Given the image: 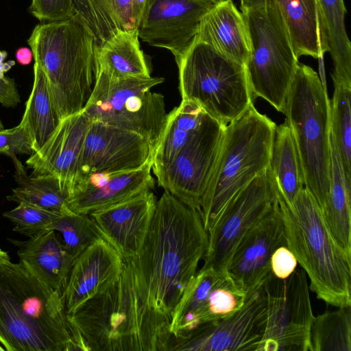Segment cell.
Wrapping results in <instances>:
<instances>
[{
	"label": "cell",
	"mask_w": 351,
	"mask_h": 351,
	"mask_svg": "<svg viewBox=\"0 0 351 351\" xmlns=\"http://www.w3.org/2000/svg\"><path fill=\"white\" fill-rule=\"evenodd\" d=\"M195 42L206 43L225 57L245 65L250 53L247 28L232 0H219L202 19Z\"/></svg>",
	"instance_id": "obj_23"
},
{
	"label": "cell",
	"mask_w": 351,
	"mask_h": 351,
	"mask_svg": "<svg viewBox=\"0 0 351 351\" xmlns=\"http://www.w3.org/2000/svg\"><path fill=\"white\" fill-rule=\"evenodd\" d=\"M164 82L158 77H121L95 64L91 95L82 112L97 121L134 132L145 138L154 151L167 114L164 96L151 89Z\"/></svg>",
	"instance_id": "obj_8"
},
{
	"label": "cell",
	"mask_w": 351,
	"mask_h": 351,
	"mask_svg": "<svg viewBox=\"0 0 351 351\" xmlns=\"http://www.w3.org/2000/svg\"><path fill=\"white\" fill-rule=\"evenodd\" d=\"M272 274L278 278H286L296 269L298 261L293 252L287 247L277 248L271 257Z\"/></svg>",
	"instance_id": "obj_39"
},
{
	"label": "cell",
	"mask_w": 351,
	"mask_h": 351,
	"mask_svg": "<svg viewBox=\"0 0 351 351\" xmlns=\"http://www.w3.org/2000/svg\"><path fill=\"white\" fill-rule=\"evenodd\" d=\"M252 1H253V0H240V2H241V4H243L245 3H247V2H250Z\"/></svg>",
	"instance_id": "obj_44"
},
{
	"label": "cell",
	"mask_w": 351,
	"mask_h": 351,
	"mask_svg": "<svg viewBox=\"0 0 351 351\" xmlns=\"http://www.w3.org/2000/svg\"><path fill=\"white\" fill-rule=\"evenodd\" d=\"M276 125L254 104L226 125L200 210L208 232L229 202L271 160Z\"/></svg>",
	"instance_id": "obj_5"
},
{
	"label": "cell",
	"mask_w": 351,
	"mask_h": 351,
	"mask_svg": "<svg viewBox=\"0 0 351 351\" xmlns=\"http://www.w3.org/2000/svg\"><path fill=\"white\" fill-rule=\"evenodd\" d=\"M21 102L16 84L13 79H0V104L4 107L14 108Z\"/></svg>",
	"instance_id": "obj_40"
},
{
	"label": "cell",
	"mask_w": 351,
	"mask_h": 351,
	"mask_svg": "<svg viewBox=\"0 0 351 351\" xmlns=\"http://www.w3.org/2000/svg\"><path fill=\"white\" fill-rule=\"evenodd\" d=\"M281 246H287V242L277 201L240 241L226 272L247 294L263 284L271 272V255Z\"/></svg>",
	"instance_id": "obj_17"
},
{
	"label": "cell",
	"mask_w": 351,
	"mask_h": 351,
	"mask_svg": "<svg viewBox=\"0 0 351 351\" xmlns=\"http://www.w3.org/2000/svg\"><path fill=\"white\" fill-rule=\"evenodd\" d=\"M10 260L8 253L0 247V263Z\"/></svg>",
	"instance_id": "obj_43"
},
{
	"label": "cell",
	"mask_w": 351,
	"mask_h": 351,
	"mask_svg": "<svg viewBox=\"0 0 351 351\" xmlns=\"http://www.w3.org/2000/svg\"><path fill=\"white\" fill-rule=\"evenodd\" d=\"M147 1L73 0V16L88 28L99 47L118 31L137 29Z\"/></svg>",
	"instance_id": "obj_24"
},
{
	"label": "cell",
	"mask_w": 351,
	"mask_h": 351,
	"mask_svg": "<svg viewBox=\"0 0 351 351\" xmlns=\"http://www.w3.org/2000/svg\"><path fill=\"white\" fill-rule=\"evenodd\" d=\"M156 202L150 190L89 215L98 226L102 237L125 260L141 252Z\"/></svg>",
	"instance_id": "obj_20"
},
{
	"label": "cell",
	"mask_w": 351,
	"mask_h": 351,
	"mask_svg": "<svg viewBox=\"0 0 351 351\" xmlns=\"http://www.w3.org/2000/svg\"><path fill=\"white\" fill-rule=\"evenodd\" d=\"M267 171L277 195L287 204H292L305 184L294 138L285 121L276 125Z\"/></svg>",
	"instance_id": "obj_27"
},
{
	"label": "cell",
	"mask_w": 351,
	"mask_h": 351,
	"mask_svg": "<svg viewBox=\"0 0 351 351\" xmlns=\"http://www.w3.org/2000/svg\"><path fill=\"white\" fill-rule=\"evenodd\" d=\"M28 11L41 22L66 20L73 16V0H32Z\"/></svg>",
	"instance_id": "obj_37"
},
{
	"label": "cell",
	"mask_w": 351,
	"mask_h": 351,
	"mask_svg": "<svg viewBox=\"0 0 351 351\" xmlns=\"http://www.w3.org/2000/svg\"><path fill=\"white\" fill-rule=\"evenodd\" d=\"M27 43L46 76L59 119L81 112L95 81V40L88 28L75 16L43 23Z\"/></svg>",
	"instance_id": "obj_4"
},
{
	"label": "cell",
	"mask_w": 351,
	"mask_h": 351,
	"mask_svg": "<svg viewBox=\"0 0 351 351\" xmlns=\"http://www.w3.org/2000/svg\"><path fill=\"white\" fill-rule=\"evenodd\" d=\"M277 194L267 170L254 178L226 206L208 231L203 267L219 271L226 268L245 234L272 208Z\"/></svg>",
	"instance_id": "obj_12"
},
{
	"label": "cell",
	"mask_w": 351,
	"mask_h": 351,
	"mask_svg": "<svg viewBox=\"0 0 351 351\" xmlns=\"http://www.w3.org/2000/svg\"><path fill=\"white\" fill-rule=\"evenodd\" d=\"M33 153L29 133L23 123L10 129L0 130V154L11 158L17 154Z\"/></svg>",
	"instance_id": "obj_38"
},
{
	"label": "cell",
	"mask_w": 351,
	"mask_h": 351,
	"mask_svg": "<svg viewBox=\"0 0 351 351\" xmlns=\"http://www.w3.org/2000/svg\"><path fill=\"white\" fill-rule=\"evenodd\" d=\"M287 247L310 280V289L328 304L351 306V255L337 243L304 186L291 205L277 195Z\"/></svg>",
	"instance_id": "obj_3"
},
{
	"label": "cell",
	"mask_w": 351,
	"mask_h": 351,
	"mask_svg": "<svg viewBox=\"0 0 351 351\" xmlns=\"http://www.w3.org/2000/svg\"><path fill=\"white\" fill-rule=\"evenodd\" d=\"M208 116L195 103L182 99L178 107L167 114L160 141L152 156V169L154 174L170 163Z\"/></svg>",
	"instance_id": "obj_29"
},
{
	"label": "cell",
	"mask_w": 351,
	"mask_h": 351,
	"mask_svg": "<svg viewBox=\"0 0 351 351\" xmlns=\"http://www.w3.org/2000/svg\"><path fill=\"white\" fill-rule=\"evenodd\" d=\"M60 119L53 106L46 76L34 63V83L21 122L25 126L33 153L38 151L53 132Z\"/></svg>",
	"instance_id": "obj_32"
},
{
	"label": "cell",
	"mask_w": 351,
	"mask_h": 351,
	"mask_svg": "<svg viewBox=\"0 0 351 351\" xmlns=\"http://www.w3.org/2000/svg\"><path fill=\"white\" fill-rule=\"evenodd\" d=\"M12 160L17 186L7 196L8 200L38 206L62 215L73 213L67 206V195L56 178L51 175H28L16 156Z\"/></svg>",
	"instance_id": "obj_31"
},
{
	"label": "cell",
	"mask_w": 351,
	"mask_h": 351,
	"mask_svg": "<svg viewBox=\"0 0 351 351\" xmlns=\"http://www.w3.org/2000/svg\"><path fill=\"white\" fill-rule=\"evenodd\" d=\"M152 160L128 171L96 172L80 179L67 198L69 210L90 214L134 197L154 188Z\"/></svg>",
	"instance_id": "obj_21"
},
{
	"label": "cell",
	"mask_w": 351,
	"mask_h": 351,
	"mask_svg": "<svg viewBox=\"0 0 351 351\" xmlns=\"http://www.w3.org/2000/svg\"><path fill=\"white\" fill-rule=\"evenodd\" d=\"M333 84V96L330 100V127L346 171L351 176V86Z\"/></svg>",
	"instance_id": "obj_35"
},
{
	"label": "cell",
	"mask_w": 351,
	"mask_h": 351,
	"mask_svg": "<svg viewBox=\"0 0 351 351\" xmlns=\"http://www.w3.org/2000/svg\"><path fill=\"white\" fill-rule=\"evenodd\" d=\"M325 51L333 62V83L351 86V45L345 26L343 0H317Z\"/></svg>",
	"instance_id": "obj_26"
},
{
	"label": "cell",
	"mask_w": 351,
	"mask_h": 351,
	"mask_svg": "<svg viewBox=\"0 0 351 351\" xmlns=\"http://www.w3.org/2000/svg\"><path fill=\"white\" fill-rule=\"evenodd\" d=\"M283 114L298 150L305 187L320 211L326 205L330 176V105L316 71L298 63Z\"/></svg>",
	"instance_id": "obj_6"
},
{
	"label": "cell",
	"mask_w": 351,
	"mask_h": 351,
	"mask_svg": "<svg viewBox=\"0 0 351 351\" xmlns=\"http://www.w3.org/2000/svg\"><path fill=\"white\" fill-rule=\"evenodd\" d=\"M138 38V29L118 31L95 46V64L116 77H151L149 57L141 49Z\"/></svg>",
	"instance_id": "obj_28"
},
{
	"label": "cell",
	"mask_w": 351,
	"mask_h": 351,
	"mask_svg": "<svg viewBox=\"0 0 351 351\" xmlns=\"http://www.w3.org/2000/svg\"><path fill=\"white\" fill-rule=\"evenodd\" d=\"M123 264L121 255L103 237L77 256L63 293L67 315L110 288L119 280Z\"/></svg>",
	"instance_id": "obj_19"
},
{
	"label": "cell",
	"mask_w": 351,
	"mask_h": 351,
	"mask_svg": "<svg viewBox=\"0 0 351 351\" xmlns=\"http://www.w3.org/2000/svg\"><path fill=\"white\" fill-rule=\"evenodd\" d=\"M246 296L226 271L202 267L188 282L173 311L171 341L180 333L233 314L244 304Z\"/></svg>",
	"instance_id": "obj_14"
},
{
	"label": "cell",
	"mask_w": 351,
	"mask_h": 351,
	"mask_svg": "<svg viewBox=\"0 0 351 351\" xmlns=\"http://www.w3.org/2000/svg\"><path fill=\"white\" fill-rule=\"evenodd\" d=\"M177 65L182 99L195 103L222 125L254 104L245 65L210 45L195 42Z\"/></svg>",
	"instance_id": "obj_9"
},
{
	"label": "cell",
	"mask_w": 351,
	"mask_h": 351,
	"mask_svg": "<svg viewBox=\"0 0 351 351\" xmlns=\"http://www.w3.org/2000/svg\"><path fill=\"white\" fill-rule=\"evenodd\" d=\"M51 230L59 234L67 253L73 260L102 237L98 226L89 214L61 215L53 221Z\"/></svg>",
	"instance_id": "obj_34"
},
{
	"label": "cell",
	"mask_w": 351,
	"mask_h": 351,
	"mask_svg": "<svg viewBox=\"0 0 351 351\" xmlns=\"http://www.w3.org/2000/svg\"><path fill=\"white\" fill-rule=\"evenodd\" d=\"M4 129V126H3V124L1 121V120L0 119V130Z\"/></svg>",
	"instance_id": "obj_45"
},
{
	"label": "cell",
	"mask_w": 351,
	"mask_h": 351,
	"mask_svg": "<svg viewBox=\"0 0 351 351\" xmlns=\"http://www.w3.org/2000/svg\"><path fill=\"white\" fill-rule=\"evenodd\" d=\"M10 241L18 247L19 262L48 287L63 295L73 259L59 234L47 230L25 241Z\"/></svg>",
	"instance_id": "obj_22"
},
{
	"label": "cell",
	"mask_w": 351,
	"mask_h": 351,
	"mask_svg": "<svg viewBox=\"0 0 351 351\" xmlns=\"http://www.w3.org/2000/svg\"><path fill=\"white\" fill-rule=\"evenodd\" d=\"M15 57L17 62L23 66L29 64L34 58L32 49L26 47L18 48L15 52Z\"/></svg>",
	"instance_id": "obj_41"
},
{
	"label": "cell",
	"mask_w": 351,
	"mask_h": 351,
	"mask_svg": "<svg viewBox=\"0 0 351 351\" xmlns=\"http://www.w3.org/2000/svg\"><path fill=\"white\" fill-rule=\"evenodd\" d=\"M89 124L90 121L82 112L60 120L46 142L25 161L32 174L56 178L67 198L77 178Z\"/></svg>",
	"instance_id": "obj_18"
},
{
	"label": "cell",
	"mask_w": 351,
	"mask_h": 351,
	"mask_svg": "<svg viewBox=\"0 0 351 351\" xmlns=\"http://www.w3.org/2000/svg\"><path fill=\"white\" fill-rule=\"evenodd\" d=\"M154 150L143 136L101 122L90 121L75 183L96 172L137 169L152 160Z\"/></svg>",
	"instance_id": "obj_16"
},
{
	"label": "cell",
	"mask_w": 351,
	"mask_h": 351,
	"mask_svg": "<svg viewBox=\"0 0 351 351\" xmlns=\"http://www.w3.org/2000/svg\"><path fill=\"white\" fill-rule=\"evenodd\" d=\"M61 215L25 203L18 204L14 208L3 213V216L14 224V231L28 237L51 230L53 221Z\"/></svg>",
	"instance_id": "obj_36"
},
{
	"label": "cell",
	"mask_w": 351,
	"mask_h": 351,
	"mask_svg": "<svg viewBox=\"0 0 351 351\" xmlns=\"http://www.w3.org/2000/svg\"><path fill=\"white\" fill-rule=\"evenodd\" d=\"M226 125L208 116L170 163L154 175L165 191L200 209Z\"/></svg>",
	"instance_id": "obj_13"
},
{
	"label": "cell",
	"mask_w": 351,
	"mask_h": 351,
	"mask_svg": "<svg viewBox=\"0 0 351 351\" xmlns=\"http://www.w3.org/2000/svg\"><path fill=\"white\" fill-rule=\"evenodd\" d=\"M208 1H213L214 3H217L219 0H208Z\"/></svg>",
	"instance_id": "obj_46"
},
{
	"label": "cell",
	"mask_w": 351,
	"mask_h": 351,
	"mask_svg": "<svg viewBox=\"0 0 351 351\" xmlns=\"http://www.w3.org/2000/svg\"><path fill=\"white\" fill-rule=\"evenodd\" d=\"M208 241L200 209L164 191L141 252L123 260L119 280L91 300L112 346L119 351H169L173 311Z\"/></svg>",
	"instance_id": "obj_1"
},
{
	"label": "cell",
	"mask_w": 351,
	"mask_h": 351,
	"mask_svg": "<svg viewBox=\"0 0 351 351\" xmlns=\"http://www.w3.org/2000/svg\"><path fill=\"white\" fill-rule=\"evenodd\" d=\"M287 26L295 56L322 58L326 53L317 0H275Z\"/></svg>",
	"instance_id": "obj_30"
},
{
	"label": "cell",
	"mask_w": 351,
	"mask_h": 351,
	"mask_svg": "<svg viewBox=\"0 0 351 351\" xmlns=\"http://www.w3.org/2000/svg\"><path fill=\"white\" fill-rule=\"evenodd\" d=\"M0 344L7 351L80 350L63 295L10 260L0 263Z\"/></svg>",
	"instance_id": "obj_2"
},
{
	"label": "cell",
	"mask_w": 351,
	"mask_h": 351,
	"mask_svg": "<svg viewBox=\"0 0 351 351\" xmlns=\"http://www.w3.org/2000/svg\"><path fill=\"white\" fill-rule=\"evenodd\" d=\"M250 53L245 67L252 101L261 97L283 113L298 65L275 0L241 4Z\"/></svg>",
	"instance_id": "obj_7"
},
{
	"label": "cell",
	"mask_w": 351,
	"mask_h": 351,
	"mask_svg": "<svg viewBox=\"0 0 351 351\" xmlns=\"http://www.w3.org/2000/svg\"><path fill=\"white\" fill-rule=\"evenodd\" d=\"M310 343L311 351H351V306L314 316Z\"/></svg>",
	"instance_id": "obj_33"
},
{
	"label": "cell",
	"mask_w": 351,
	"mask_h": 351,
	"mask_svg": "<svg viewBox=\"0 0 351 351\" xmlns=\"http://www.w3.org/2000/svg\"><path fill=\"white\" fill-rule=\"evenodd\" d=\"M263 285L247 293L244 304L233 314L178 334L169 351H258L267 318Z\"/></svg>",
	"instance_id": "obj_11"
},
{
	"label": "cell",
	"mask_w": 351,
	"mask_h": 351,
	"mask_svg": "<svg viewBox=\"0 0 351 351\" xmlns=\"http://www.w3.org/2000/svg\"><path fill=\"white\" fill-rule=\"evenodd\" d=\"M7 56V51L0 50V79L4 78L5 77L4 73L11 69L15 64V62L14 60H9L6 62H3Z\"/></svg>",
	"instance_id": "obj_42"
},
{
	"label": "cell",
	"mask_w": 351,
	"mask_h": 351,
	"mask_svg": "<svg viewBox=\"0 0 351 351\" xmlns=\"http://www.w3.org/2000/svg\"><path fill=\"white\" fill-rule=\"evenodd\" d=\"M329 137L330 188L321 213L337 243L351 255V176L346 171L331 127Z\"/></svg>",
	"instance_id": "obj_25"
},
{
	"label": "cell",
	"mask_w": 351,
	"mask_h": 351,
	"mask_svg": "<svg viewBox=\"0 0 351 351\" xmlns=\"http://www.w3.org/2000/svg\"><path fill=\"white\" fill-rule=\"evenodd\" d=\"M215 3L208 0H147L138 35L149 45L165 48L176 64L195 43L200 23Z\"/></svg>",
	"instance_id": "obj_15"
},
{
	"label": "cell",
	"mask_w": 351,
	"mask_h": 351,
	"mask_svg": "<svg viewBox=\"0 0 351 351\" xmlns=\"http://www.w3.org/2000/svg\"><path fill=\"white\" fill-rule=\"evenodd\" d=\"M267 325L258 351H311L313 314L306 274L300 266L287 278L271 272L263 282Z\"/></svg>",
	"instance_id": "obj_10"
}]
</instances>
